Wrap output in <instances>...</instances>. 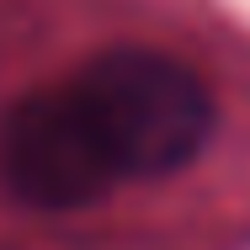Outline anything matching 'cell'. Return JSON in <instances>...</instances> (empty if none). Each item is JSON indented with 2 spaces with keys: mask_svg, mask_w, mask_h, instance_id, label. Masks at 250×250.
<instances>
[{
  "mask_svg": "<svg viewBox=\"0 0 250 250\" xmlns=\"http://www.w3.org/2000/svg\"><path fill=\"white\" fill-rule=\"evenodd\" d=\"M64 91L75 96L117 181H160L192 165L218 123L202 75L160 48H106L85 59Z\"/></svg>",
  "mask_w": 250,
  "mask_h": 250,
  "instance_id": "cell-1",
  "label": "cell"
},
{
  "mask_svg": "<svg viewBox=\"0 0 250 250\" xmlns=\"http://www.w3.org/2000/svg\"><path fill=\"white\" fill-rule=\"evenodd\" d=\"M0 181L16 202L43 213L91 208L117 187L101 144L91 139L64 85L11 101V112L0 117Z\"/></svg>",
  "mask_w": 250,
  "mask_h": 250,
  "instance_id": "cell-2",
  "label": "cell"
}]
</instances>
